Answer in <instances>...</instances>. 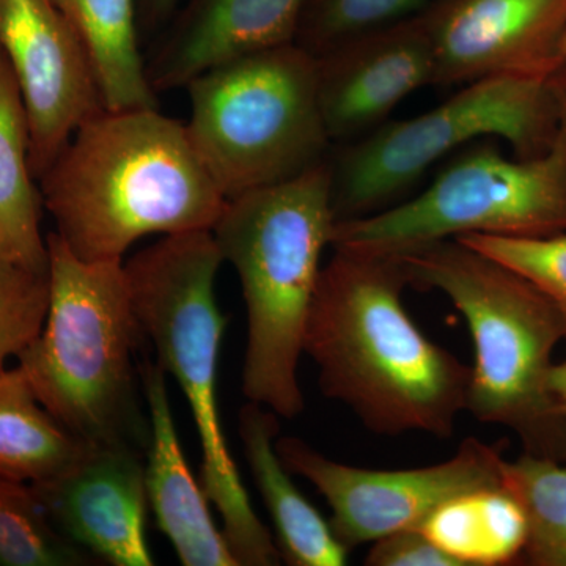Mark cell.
Segmentation results:
<instances>
[{"mask_svg":"<svg viewBox=\"0 0 566 566\" xmlns=\"http://www.w3.org/2000/svg\"><path fill=\"white\" fill-rule=\"evenodd\" d=\"M92 560L51 523L31 486L0 479V565L88 566Z\"/></svg>","mask_w":566,"mask_h":566,"instance_id":"cell-23","label":"cell"},{"mask_svg":"<svg viewBox=\"0 0 566 566\" xmlns=\"http://www.w3.org/2000/svg\"><path fill=\"white\" fill-rule=\"evenodd\" d=\"M419 528L458 566L515 564L528 539L526 510L502 485L450 499Z\"/></svg>","mask_w":566,"mask_h":566,"instance_id":"cell-20","label":"cell"},{"mask_svg":"<svg viewBox=\"0 0 566 566\" xmlns=\"http://www.w3.org/2000/svg\"><path fill=\"white\" fill-rule=\"evenodd\" d=\"M315 59L319 107L333 144L374 132L409 95L434 84L433 40L423 11Z\"/></svg>","mask_w":566,"mask_h":566,"instance_id":"cell-14","label":"cell"},{"mask_svg":"<svg viewBox=\"0 0 566 566\" xmlns=\"http://www.w3.org/2000/svg\"><path fill=\"white\" fill-rule=\"evenodd\" d=\"M547 386H549V392L558 408L566 416V359L558 364L554 363Z\"/></svg>","mask_w":566,"mask_h":566,"instance_id":"cell-29","label":"cell"},{"mask_svg":"<svg viewBox=\"0 0 566 566\" xmlns=\"http://www.w3.org/2000/svg\"><path fill=\"white\" fill-rule=\"evenodd\" d=\"M431 2L433 0H307L294 43L319 57L365 33L417 17Z\"/></svg>","mask_w":566,"mask_h":566,"instance_id":"cell-24","label":"cell"},{"mask_svg":"<svg viewBox=\"0 0 566 566\" xmlns=\"http://www.w3.org/2000/svg\"><path fill=\"white\" fill-rule=\"evenodd\" d=\"M142 390L148 406L145 488L159 531L172 543L185 566H240L208 509L207 494L182 455L166 371L153 360L140 364Z\"/></svg>","mask_w":566,"mask_h":566,"instance_id":"cell-16","label":"cell"},{"mask_svg":"<svg viewBox=\"0 0 566 566\" xmlns=\"http://www.w3.org/2000/svg\"><path fill=\"white\" fill-rule=\"evenodd\" d=\"M455 240L524 275L566 316V233L542 238L464 234Z\"/></svg>","mask_w":566,"mask_h":566,"instance_id":"cell-26","label":"cell"},{"mask_svg":"<svg viewBox=\"0 0 566 566\" xmlns=\"http://www.w3.org/2000/svg\"><path fill=\"white\" fill-rule=\"evenodd\" d=\"M50 308L20 354L40 403L85 444L147 450L150 424L137 354L148 340L134 311L125 262H85L46 237Z\"/></svg>","mask_w":566,"mask_h":566,"instance_id":"cell-5","label":"cell"},{"mask_svg":"<svg viewBox=\"0 0 566 566\" xmlns=\"http://www.w3.org/2000/svg\"><path fill=\"white\" fill-rule=\"evenodd\" d=\"M43 197L31 169V126L20 82L0 50V253L35 273H48L41 234Z\"/></svg>","mask_w":566,"mask_h":566,"instance_id":"cell-18","label":"cell"},{"mask_svg":"<svg viewBox=\"0 0 566 566\" xmlns=\"http://www.w3.org/2000/svg\"><path fill=\"white\" fill-rule=\"evenodd\" d=\"M502 486L523 504L528 520L524 560L566 566V465L527 455L502 464Z\"/></svg>","mask_w":566,"mask_h":566,"instance_id":"cell-22","label":"cell"},{"mask_svg":"<svg viewBox=\"0 0 566 566\" xmlns=\"http://www.w3.org/2000/svg\"><path fill=\"white\" fill-rule=\"evenodd\" d=\"M409 285L444 294L474 345L468 403L479 422L501 424L527 455L566 461V416L549 392L566 316L538 286L458 240L397 253Z\"/></svg>","mask_w":566,"mask_h":566,"instance_id":"cell-3","label":"cell"},{"mask_svg":"<svg viewBox=\"0 0 566 566\" xmlns=\"http://www.w3.org/2000/svg\"><path fill=\"white\" fill-rule=\"evenodd\" d=\"M370 566H458L419 527L376 539L365 557Z\"/></svg>","mask_w":566,"mask_h":566,"instance_id":"cell-27","label":"cell"},{"mask_svg":"<svg viewBox=\"0 0 566 566\" xmlns=\"http://www.w3.org/2000/svg\"><path fill=\"white\" fill-rule=\"evenodd\" d=\"M335 222L329 158L293 180L227 200L211 230L243 289V392L283 419L305 408L297 365Z\"/></svg>","mask_w":566,"mask_h":566,"instance_id":"cell-4","label":"cell"},{"mask_svg":"<svg viewBox=\"0 0 566 566\" xmlns=\"http://www.w3.org/2000/svg\"><path fill=\"white\" fill-rule=\"evenodd\" d=\"M189 139L227 200L331 158L316 59L296 43L222 63L186 85Z\"/></svg>","mask_w":566,"mask_h":566,"instance_id":"cell-7","label":"cell"},{"mask_svg":"<svg viewBox=\"0 0 566 566\" xmlns=\"http://www.w3.org/2000/svg\"><path fill=\"white\" fill-rule=\"evenodd\" d=\"M566 70V69H565ZM485 77L464 84L434 109L387 120L331 155L335 218L385 210L447 155L483 139H501L517 158L553 145L564 112V74Z\"/></svg>","mask_w":566,"mask_h":566,"instance_id":"cell-8","label":"cell"},{"mask_svg":"<svg viewBox=\"0 0 566 566\" xmlns=\"http://www.w3.org/2000/svg\"><path fill=\"white\" fill-rule=\"evenodd\" d=\"M0 479H2V476H0Z\"/></svg>","mask_w":566,"mask_h":566,"instance_id":"cell-31","label":"cell"},{"mask_svg":"<svg viewBox=\"0 0 566 566\" xmlns=\"http://www.w3.org/2000/svg\"><path fill=\"white\" fill-rule=\"evenodd\" d=\"M238 427L253 482L273 520L275 545L283 560L292 566H344L348 549L294 485L275 450L277 415L249 401L240 411Z\"/></svg>","mask_w":566,"mask_h":566,"instance_id":"cell-17","label":"cell"},{"mask_svg":"<svg viewBox=\"0 0 566 566\" xmlns=\"http://www.w3.org/2000/svg\"><path fill=\"white\" fill-rule=\"evenodd\" d=\"M564 52H565V57H566V36H565V41H564Z\"/></svg>","mask_w":566,"mask_h":566,"instance_id":"cell-30","label":"cell"},{"mask_svg":"<svg viewBox=\"0 0 566 566\" xmlns=\"http://www.w3.org/2000/svg\"><path fill=\"white\" fill-rule=\"evenodd\" d=\"M39 185L55 233L85 262H125L150 234L212 230L227 203L186 125L158 107L87 118Z\"/></svg>","mask_w":566,"mask_h":566,"instance_id":"cell-2","label":"cell"},{"mask_svg":"<svg viewBox=\"0 0 566 566\" xmlns=\"http://www.w3.org/2000/svg\"><path fill=\"white\" fill-rule=\"evenodd\" d=\"M50 308V274L25 270L0 253V371L43 329Z\"/></svg>","mask_w":566,"mask_h":566,"instance_id":"cell-25","label":"cell"},{"mask_svg":"<svg viewBox=\"0 0 566 566\" xmlns=\"http://www.w3.org/2000/svg\"><path fill=\"white\" fill-rule=\"evenodd\" d=\"M73 25L104 111L153 109L158 93L142 59L139 0H55Z\"/></svg>","mask_w":566,"mask_h":566,"instance_id":"cell-19","label":"cell"},{"mask_svg":"<svg viewBox=\"0 0 566 566\" xmlns=\"http://www.w3.org/2000/svg\"><path fill=\"white\" fill-rule=\"evenodd\" d=\"M307 0H189L147 65L156 93L253 52L296 41Z\"/></svg>","mask_w":566,"mask_h":566,"instance_id":"cell-15","label":"cell"},{"mask_svg":"<svg viewBox=\"0 0 566 566\" xmlns=\"http://www.w3.org/2000/svg\"><path fill=\"white\" fill-rule=\"evenodd\" d=\"M223 263L211 230L167 234L125 262L134 311L191 409L200 447V485L222 520V534L240 566L281 564L277 545L253 512L234 464L218 403L219 349L227 318L216 300Z\"/></svg>","mask_w":566,"mask_h":566,"instance_id":"cell-6","label":"cell"},{"mask_svg":"<svg viewBox=\"0 0 566 566\" xmlns=\"http://www.w3.org/2000/svg\"><path fill=\"white\" fill-rule=\"evenodd\" d=\"M275 450L290 474L304 476L331 506V528L346 549L422 526L457 495L502 485V444L464 439L455 455L424 468L382 471L337 463L300 438H281Z\"/></svg>","mask_w":566,"mask_h":566,"instance_id":"cell-10","label":"cell"},{"mask_svg":"<svg viewBox=\"0 0 566 566\" xmlns=\"http://www.w3.org/2000/svg\"><path fill=\"white\" fill-rule=\"evenodd\" d=\"M181 0H139V14L147 28H156L169 20Z\"/></svg>","mask_w":566,"mask_h":566,"instance_id":"cell-28","label":"cell"},{"mask_svg":"<svg viewBox=\"0 0 566 566\" xmlns=\"http://www.w3.org/2000/svg\"><path fill=\"white\" fill-rule=\"evenodd\" d=\"M434 84L547 77L566 69V0H442L423 11Z\"/></svg>","mask_w":566,"mask_h":566,"instance_id":"cell-12","label":"cell"},{"mask_svg":"<svg viewBox=\"0 0 566 566\" xmlns=\"http://www.w3.org/2000/svg\"><path fill=\"white\" fill-rule=\"evenodd\" d=\"M0 50L20 82L31 126V169L40 181L82 123L104 109L98 88L55 0H0Z\"/></svg>","mask_w":566,"mask_h":566,"instance_id":"cell-11","label":"cell"},{"mask_svg":"<svg viewBox=\"0 0 566 566\" xmlns=\"http://www.w3.org/2000/svg\"><path fill=\"white\" fill-rule=\"evenodd\" d=\"M409 285L395 255L334 248L323 268L304 354L319 387L376 434L455 433L468 403L471 365L436 345L406 311Z\"/></svg>","mask_w":566,"mask_h":566,"instance_id":"cell-1","label":"cell"},{"mask_svg":"<svg viewBox=\"0 0 566 566\" xmlns=\"http://www.w3.org/2000/svg\"><path fill=\"white\" fill-rule=\"evenodd\" d=\"M29 486L51 523L85 553L115 566L155 565L144 450L91 446L62 475Z\"/></svg>","mask_w":566,"mask_h":566,"instance_id":"cell-13","label":"cell"},{"mask_svg":"<svg viewBox=\"0 0 566 566\" xmlns=\"http://www.w3.org/2000/svg\"><path fill=\"white\" fill-rule=\"evenodd\" d=\"M494 142L483 139L458 151L419 196L335 222L331 245L397 255L464 234L566 233V70L564 112L553 145L532 158H510Z\"/></svg>","mask_w":566,"mask_h":566,"instance_id":"cell-9","label":"cell"},{"mask_svg":"<svg viewBox=\"0 0 566 566\" xmlns=\"http://www.w3.org/2000/svg\"><path fill=\"white\" fill-rule=\"evenodd\" d=\"M40 403L20 365L0 371V476L48 482L73 468L88 450Z\"/></svg>","mask_w":566,"mask_h":566,"instance_id":"cell-21","label":"cell"}]
</instances>
